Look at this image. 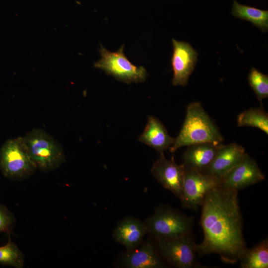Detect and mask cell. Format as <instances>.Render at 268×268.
Segmentation results:
<instances>
[{
	"instance_id": "1",
	"label": "cell",
	"mask_w": 268,
	"mask_h": 268,
	"mask_svg": "<svg viewBox=\"0 0 268 268\" xmlns=\"http://www.w3.org/2000/svg\"><path fill=\"white\" fill-rule=\"evenodd\" d=\"M201 206L204 237L201 243L196 244V253L217 254L225 263H237L247 249L238 191L218 185L206 194Z\"/></svg>"
},
{
	"instance_id": "2",
	"label": "cell",
	"mask_w": 268,
	"mask_h": 268,
	"mask_svg": "<svg viewBox=\"0 0 268 268\" xmlns=\"http://www.w3.org/2000/svg\"><path fill=\"white\" fill-rule=\"evenodd\" d=\"M223 137L214 122L199 102L190 103L180 133L170 148L174 152L178 148L202 143L222 144Z\"/></svg>"
},
{
	"instance_id": "3",
	"label": "cell",
	"mask_w": 268,
	"mask_h": 268,
	"mask_svg": "<svg viewBox=\"0 0 268 268\" xmlns=\"http://www.w3.org/2000/svg\"><path fill=\"white\" fill-rule=\"evenodd\" d=\"M21 137L37 169L46 172L51 171L65 162V154L61 144L44 130L33 128Z\"/></svg>"
},
{
	"instance_id": "4",
	"label": "cell",
	"mask_w": 268,
	"mask_h": 268,
	"mask_svg": "<svg viewBox=\"0 0 268 268\" xmlns=\"http://www.w3.org/2000/svg\"><path fill=\"white\" fill-rule=\"evenodd\" d=\"M147 233L154 239H170L190 234L193 218L167 206L157 207L144 222Z\"/></svg>"
},
{
	"instance_id": "5",
	"label": "cell",
	"mask_w": 268,
	"mask_h": 268,
	"mask_svg": "<svg viewBox=\"0 0 268 268\" xmlns=\"http://www.w3.org/2000/svg\"><path fill=\"white\" fill-rule=\"evenodd\" d=\"M36 169L21 136L5 141L0 149V170L5 177L22 180L31 176Z\"/></svg>"
},
{
	"instance_id": "6",
	"label": "cell",
	"mask_w": 268,
	"mask_h": 268,
	"mask_svg": "<svg viewBox=\"0 0 268 268\" xmlns=\"http://www.w3.org/2000/svg\"><path fill=\"white\" fill-rule=\"evenodd\" d=\"M124 47L123 45L117 51L111 52L101 45V58L94 67L126 83L143 82L147 76L146 69L133 65L125 56Z\"/></svg>"
},
{
	"instance_id": "7",
	"label": "cell",
	"mask_w": 268,
	"mask_h": 268,
	"mask_svg": "<svg viewBox=\"0 0 268 268\" xmlns=\"http://www.w3.org/2000/svg\"><path fill=\"white\" fill-rule=\"evenodd\" d=\"M155 240L159 253L171 265L178 268L201 267L191 233L170 239Z\"/></svg>"
},
{
	"instance_id": "8",
	"label": "cell",
	"mask_w": 268,
	"mask_h": 268,
	"mask_svg": "<svg viewBox=\"0 0 268 268\" xmlns=\"http://www.w3.org/2000/svg\"><path fill=\"white\" fill-rule=\"evenodd\" d=\"M186 169L182 197L183 207L195 209L201 206L203 200L210 190L220 185L212 176L194 169Z\"/></svg>"
},
{
	"instance_id": "9",
	"label": "cell",
	"mask_w": 268,
	"mask_h": 268,
	"mask_svg": "<svg viewBox=\"0 0 268 268\" xmlns=\"http://www.w3.org/2000/svg\"><path fill=\"white\" fill-rule=\"evenodd\" d=\"M185 170L184 165L177 164L173 156L168 160L162 152L153 163L150 172L164 188L181 200Z\"/></svg>"
},
{
	"instance_id": "10",
	"label": "cell",
	"mask_w": 268,
	"mask_h": 268,
	"mask_svg": "<svg viewBox=\"0 0 268 268\" xmlns=\"http://www.w3.org/2000/svg\"><path fill=\"white\" fill-rule=\"evenodd\" d=\"M172 43L173 51L171 60L173 70L172 84L174 86H185L194 70L198 53L187 42L172 39Z\"/></svg>"
},
{
	"instance_id": "11",
	"label": "cell",
	"mask_w": 268,
	"mask_h": 268,
	"mask_svg": "<svg viewBox=\"0 0 268 268\" xmlns=\"http://www.w3.org/2000/svg\"><path fill=\"white\" fill-rule=\"evenodd\" d=\"M265 178V175L257 162L246 153L241 162L226 175L219 185L223 188L238 192Z\"/></svg>"
},
{
	"instance_id": "12",
	"label": "cell",
	"mask_w": 268,
	"mask_h": 268,
	"mask_svg": "<svg viewBox=\"0 0 268 268\" xmlns=\"http://www.w3.org/2000/svg\"><path fill=\"white\" fill-rule=\"evenodd\" d=\"M246 154L245 148L237 143L221 144L205 174L220 183L226 175L241 162Z\"/></svg>"
},
{
	"instance_id": "13",
	"label": "cell",
	"mask_w": 268,
	"mask_h": 268,
	"mask_svg": "<svg viewBox=\"0 0 268 268\" xmlns=\"http://www.w3.org/2000/svg\"><path fill=\"white\" fill-rule=\"evenodd\" d=\"M147 233L144 223L134 217L122 219L115 228L113 236L118 243L124 246L128 251L136 249L141 244Z\"/></svg>"
},
{
	"instance_id": "14",
	"label": "cell",
	"mask_w": 268,
	"mask_h": 268,
	"mask_svg": "<svg viewBox=\"0 0 268 268\" xmlns=\"http://www.w3.org/2000/svg\"><path fill=\"white\" fill-rule=\"evenodd\" d=\"M221 144L202 143L187 146L183 155V164L186 169L205 173Z\"/></svg>"
},
{
	"instance_id": "15",
	"label": "cell",
	"mask_w": 268,
	"mask_h": 268,
	"mask_svg": "<svg viewBox=\"0 0 268 268\" xmlns=\"http://www.w3.org/2000/svg\"><path fill=\"white\" fill-rule=\"evenodd\" d=\"M122 265L128 268H160L164 266L155 248L146 242L137 249L127 251L122 257Z\"/></svg>"
},
{
	"instance_id": "16",
	"label": "cell",
	"mask_w": 268,
	"mask_h": 268,
	"mask_svg": "<svg viewBox=\"0 0 268 268\" xmlns=\"http://www.w3.org/2000/svg\"><path fill=\"white\" fill-rule=\"evenodd\" d=\"M138 139L160 153L170 149L175 141V138L169 135L163 124L152 116H148L147 124Z\"/></svg>"
},
{
	"instance_id": "17",
	"label": "cell",
	"mask_w": 268,
	"mask_h": 268,
	"mask_svg": "<svg viewBox=\"0 0 268 268\" xmlns=\"http://www.w3.org/2000/svg\"><path fill=\"white\" fill-rule=\"evenodd\" d=\"M239 261L242 268H268V238L251 249L247 248L241 255Z\"/></svg>"
},
{
	"instance_id": "18",
	"label": "cell",
	"mask_w": 268,
	"mask_h": 268,
	"mask_svg": "<svg viewBox=\"0 0 268 268\" xmlns=\"http://www.w3.org/2000/svg\"><path fill=\"white\" fill-rule=\"evenodd\" d=\"M232 14L240 19L249 21L263 32L268 29V11L250 7L234 0Z\"/></svg>"
},
{
	"instance_id": "19",
	"label": "cell",
	"mask_w": 268,
	"mask_h": 268,
	"mask_svg": "<svg viewBox=\"0 0 268 268\" xmlns=\"http://www.w3.org/2000/svg\"><path fill=\"white\" fill-rule=\"evenodd\" d=\"M239 127H251L259 129L268 134V114L263 109L252 108L238 115Z\"/></svg>"
},
{
	"instance_id": "20",
	"label": "cell",
	"mask_w": 268,
	"mask_h": 268,
	"mask_svg": "<svg viewBox=\"0 0 268 268\" xmlns=\"http://www.w3.org/2000/svg\"><path fill=\"white\" fill-rule=\"evenodd\" d=\"M8 234L7 244L0 246V264L15 268H23L24 256L17 246L12 241L10 233Z\"/></svg>"
},
{
	"instance_id": "21",
	"label": "cell",
	"mask_w": 268,
	"mask_h": 268,
	"mask_svg": "<svg viewBox=\"0 0 268 268\" xmlns=\"http://www.w3.org/2000/svg\"><path fill=\"white\" fill-rule=\"evenodd\" d=\"M250 86L253 89L258 99L262 101L268 97V76L252 67L248 77Z\"/></svg>"
},
{
	"instance_id": "22",
	"label": "cell",
	"mask_w": 268,
	"mask_h": 268,
	"mask_svg": "<svg viewBox=\"0 0 268 268\" xmlns=\"http://www.w3.org/2000/svg\"><path fill=\"white\" fill-rule=\"evenodd\" d=\"M16 222L13 214L7 207L0 204V233H10L14 228Z\"/></svg>"
}]
</instances>
